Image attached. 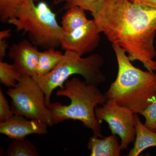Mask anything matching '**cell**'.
Instances as JSON below:
<instances>
[{"label":"cell","mask_w":156,"mask_h":156,"mask_svg":"<svg viewBox=\"0 0 156 156\" xmlns=\"http://www.w3.org/2000/svg\"><path fill=\"white\" fill-rule=\"evenodd\" d=\"M92 15L100 33L123 48L130 61L138 60L148 71L156 70V8L130 0H104Z\"/></svg>","instance_id":"1"},{"label":"cell","mask_w":156,"mask_h":156,"mask_svg":"<svg viewBox=\"0 0 156 156\" xmlns=\"http://www.w3.org/2000/svg\"><path fill=\"white\" fill-rule=\"evenodd\" d=\"M134 113L126 107L121 106L113 100H107L102 106L96 107V119L101 122L108 123L112 134L118 135L121 139L122 151L128 149L136 137Z\"/></svg>","instance_id":"7"},{"label":"cell","mask_w":156,"mask_h":156,"mask_svg":"<svg viewBox=\"0 0 156 156\" xmlns=\"http://www.w3.org/2000/svg\"><path fill=\"white\" fill-rule=\"evenodd\" d=\"M104 0H54L53 4L58 5L65 3L63 7L67 10L73 7H80L85 11H90L91 14L96 13L102 6Z\"/></svg>","instance_id":"17"},{"label":"cell","mask_w":156,"mask_h":156,"mask_svg":"<svg viewBox=\"0 0 156 156\" xmlns=\"http://www.w3.org/2000/svg\"><path fill=\"white\" fill-rule=\"evenodd\" d=\"M14 115L8 100L4 96L2 89H0V123L7 122Z\"/></svg>","instance_id":"20"},{"label":"cell","mask_w":156,"mask_h":156,"mask_svg":"<svg viewBox=\"0 0 156 156\" xmlns=\"http://www.w3.org/2000/svg\"><path fill=\"white\" fill-rule=\"evenodd\" d=\"M145 119L144 125L151 131L156 132V98L140 114Z\"/></svg>","instance_id":"19"},{"label":"cell","mask_w":156,"mask_h":156,"mask_svg":"<svg viewBox=\"0 0 156 156\" xmlns=\"http://www.w3.org/2000/svg\"><path fill=\"white\" fill-rule=\"evenodd\" d=\"M23 76L14 64L0 61V82L4 86L14 88Z\"/></svg>","instance_id":"16"},{"label":"cell","mask_w":156,"mask_h":156,"mask_svg":"<svg viewBox=\"0 0 156 156\" xmlns=\"http://www.w3.org/2000/svg\"><path fill=\"white\" fill-rule=\"evenodd\" d=\"M39 53L36 46L24 39L19 44L12 45L9 56L14 60L13 64L23 76L32 78L37 75Z\"/></svg>","instance_id":"9"},{"label":"cell","mask_w":156,"mask_h":156,"mask_svg":"<svg viewBox=\"0 0 156 156\" xmlns=\"http://www.w3.org/2000/svg\"><path fill=\"white\" fill-rule=\"evenodd\" d=\"M11 30L10 29L2 30L0 32V40H5L11 35Z\"/></svg>","instance_id":"23"},{"label":"cell","mask_w":156,"mask_h":156,"mask_svg":"<svg viewBox=\"0 0 156 156\" xmlns=\"http://www.w3.org/2000/svg\"><path fill=\"white\" fill-rule=\"evenodd\" d=\"M8 156H38L37 148L25 138L12 139L6 151Z\"/></svg>","instance_id":"15"},{"label":"cell","mask_w":156,"mask_h":156,"mask_svg":"<svg viewBox=\"0 0 156 156\" xmlns=\"http://www.w3.org/2000/svg\"><path fill=\"white\" fill-rule=\"evenodd\" d=\"M35 1L26 0L8 23L16 27L18 31L28 34L34 46L45 50L56 49L61 46L64 30L47 3L41 2L36 5Z\"/></svg>","instance_id":"4"},{"label":"cell","mask_w":156,"mask_h":156,"mask_svg":"<svg viewBox=\"0 0 156 156\" xmlns=\"http://www.w3.org/2000/svg\"><path fill=\"white\" fill-rule=\"evenodd\" d=\"M7 94L12 99L11 108L14 115L39 120L48 127L54 125L44 94L32 78L23 76L15 87L8 90Z\"/></svg>","instance_id":"6"},{"label":"cell","mask_w":156,"mask_h":156,"mask_svg":"<svg viewBox=\"0 0 156 156\" xmlns=\"http://www.w3.org/2000/svg\"><path fill=\"white\" fill-rule=\"evenodd\" d=\"M104 62L103 57L97 53L83 58L72 52H65L61 62L51 72L32 78L44 94L48 108L53 90L57 87L64 89L65 82L71 76L80 75L87 83L97 87L104 83L106 78L101 70Z\"/></svg>","instance_id":"5"},{"label":"cell","mask_w":156,"mask_h":156,"mask_svg":"<svg viewBox=\"0 0 156 156\" xmlns=\"http://www.w3.org/2000/svg\"><path fill=\"white\" fill-rule=\"evenodd\" d=\"M64 88L56 92L57 96H65L70 100L69 105L58 102L51 103L48 108L53 115L54 125L67 120L80 121L93 131L94 136H102L100 122L96 119L95 109L107 99L97 86L73 77L65 82Z\"/></svg>","instance_id":"3"},{"label":"cell","mask_w":156,"mask_h":156,"mask_svg":"<svg viewBox=\"0 0 156 156\" xmlns=\"http://www.w3.org/2000/svg\"><path fill=\"white\" fill-rule=\"evenodd\" d=\"M64 54L56 49L40 52L37 68V76H43L51 72L61 62Z\"/></svg>","instance_id":"13"},{"label":"cell","mask_w":156,"mask_h":156,"mask_svg":"<svg viewBox=\"0 0 156 156\" xmlns=\"http://www.w3.org/2000/svg\"><path fill=\"white\" fill-rule=\"evenodd\" d=\"M117 135L112 134L103 139L93 135L88 142V148L91 150L90 156H119L122 151Z\"/></svg>","instance_id":"12"},{"label":"cell","mask_w":156,"mask_h":156,"mask_svg":"<svg viewBox=\"0 0 156 156\" xmlns=\"http://www.w3.org/2000/svg\"><path fill=\"white\" fill-rule=\"evenodd\" d=\"M100 32L94 20L86 25L69 33H64L61 46L65 52L83 56L97 48L100 41Z\"/></svg>","instance_id":"8"},{"label":"cell","mask_w":156,"mask_h":156,"mask_svg":"<svg viewBox=\"0 0 156 156\" xmlns=\"http://www.w3.org/2000/svg\"><path fill=\"white\" fill-rule=\"evenodd\" d=\"M26 0H0V20L3 23H8L14 17L20 6Z\"/></svg>","instance_id":"18"},{"label":"cell","mask_w":156,"mask_h":156,"mask_svg":"<svg viewBox=\"0 0 156 156\" xmlns=\"http://www.w3.org/2000/svg\"><path fill=\"white\" fill-rule=\"evenodd\" d=\"M9 48V44L5 40H0V61H3L6 56V51Z\"/></svg>","instance_id":"21"},{"label":"cell","mask_w":156,"mask_h":156,"mask_svg":"<svg viewBox=\"0 0 156 156\" xmlns=\"http://www.w3.org/2000/svg\"><path fill=\"white\" fill-rule=\"evenodd\" d=\"M133 2L156 8V0H130Z\"/></svg>","instance_id":"22"},{"label":"cell","mask_w":156,"mask_h":156,"mask_svg":"<svg viewBox=\"0 0 156 156\" xmlns=\"http://www.w3.org/2000/svg\"><path fill=\"white\" fill-rule=\"evenodd\" d=\"M138 114H134L136 134L134 146L128 156H138L146 149L156 147V132L151 130L143 124Z\"/></svg>","instance_id":"11"},{"label":"cell","mask_w":156,"mask_h":156,"mask_svg":"<svg viewBox=\"0 0 156 156\" xmlns=\"http://www.w3.org/2000/svg\"><path fill=\"white\" fill-rule=\"evenodd\" d=\"M85 11L84 9L77 7L68 9L62 18V27L65 32H71L89 22Z\"/></svg>","instance_id":"14"},{"label":"cell","mask_w":156,"mask_h":156,"mask_svg":"<svg viewBox=\"0 0 156 156\" xmlns=\"http://www.w3.org/2000/svg\"><path fill=\"white\" fill-rule=\"evenodd\" d=\"M48 126L37 120H27L23 116L14 115L5 122L0 123V133L11 139L25 138L31 134H48Z\"/></svg>","instance_id":"10"},{"label":"cell","mask_w":156,"mask_h":156,"mask_svg":"<svg viewBox=\"0 0 156 156\" xmlns=\"http://www.w3.org/2000/svg\"><path fill=\"white\" fill-rule=\"evenodd\" d=\"M118 65L116 79L104 93L107 100L140 114L156 98V74L134 66L125 50L112 44Z\"/></svg>","instance_id":"2"}]
</instances>
